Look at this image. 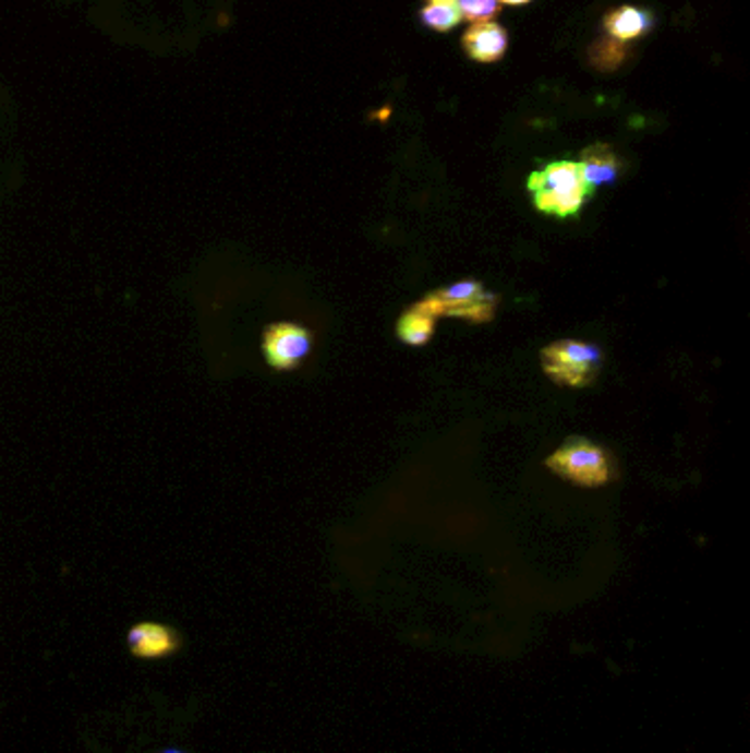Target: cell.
I'll use <instances>...</instances> for the list:
<instances>
[{
    "label": "cell",
    "mask_w": 750,
    "mask_h": 753,
    "mask_svg": "<svg viewBox=\"0 0 750 753\" xmlns=\"http://www.w3.org/2000/svg\"><path fill=\"white\" fill-rule=\"evenodd\" d=\"M546 465L555 474L581 487H601L612 476L609 456L605 454V450L581 439L570 441L564 447H559L546 461Z\"/></svg>",
    "instance_id": "cell-4"
},
{
    "label": "cell",
    "mask_w": 750,
    "mask_h": 753,
    "mask_svg": "<svg viewBox=\"0 0 750 753\" xmlns=\"http://www.w3.org/2000/svg\"><path fill=\"white\" fill-rule=\"evenodd\" d=\"M630 56V43H622L616 40L612 36H601L598 40H594L588 49V60L596 71L609 73L616 71L625 60Z\"/></svg>",
    "instance_id": "cell-11"
},
{
    "label": "cell",
    "mask_w": 750,
    "mask_h": 753,
    "mask_svg": "<svg viewBox=\"0 0 750 753\" xmlns=\"http://www.w3.org/2000/svg\"><path fill=\"white\" fill-rule=\"evenodd\" d=\"M603 27H605L607 36L622 40V43H630V40H637V38L650 34V29L654 27V19L648 10L622 5V8H616V10L605 14Z\"/></svg>",
    "instance_id": "cell-8"
},
{
    "label": "cell",
    "mask_w": 750,
    "mask_h": 753,
    "mask_svg": "<svg viewBox=\"0 0 750 753\" xmlns=\"http://www.w3.org/2000/svg\"><path fill=\"white\" fill-rule=\"evenodd\" d=\"M497 3H503V5H527V3H531V0H497Z\"/></svg>",
    "instance_id": "cell-14"
},
{
    "label": "cell",
    "mask_w": 750,
    "mask_h": 753,
    "mask_svg": "<svg viewBox=\"0 0 750 753\" xmlns=\"http://www.w3.org/2000/svg\"><path fill=\"white\" fill-rule=\"evenodd\" d=\"M544 372L561 386H588L601 366V348L590 342L559 339L542 350Z\"/></svg>",
    "instance_id": "cell-2"
},
{
    "label": "cell",
    "mask_w": 750,
    "mask_h": 753,
    "mask_svg": "<svg viewBox=\"0 0 750 753\" xmlns=\"http://www.w3.org/2000/svg\"><path fill=\"white\" fill-rule=\"evenodd\" d=\"M462 21L458 0H425L421 10V23L436 34L451 32Z\"/></svg>",
    "instance_id": "cell-12"
},
{
    "label": "cell",
    "mask_w": 750,
    "mask_h": 753,
    "mask_svg": "<svg viewBox=\"0 0 750 753\" xmlns=\"http://www.w3.org/2000/svg\"><path fill=\"white\" fill-rule=\"evenodd\" d=\"M436 315H432L421 302L406 311L397 324V335L410 346H423L432 339L436 328Z\"/></svg>",
    "instance_id": "cell-10"
},
{
    "label": "cell",
    "mask_w": 750,
    "mask_h": 753,
    "mask_svg": "<svg viewBox=\"0 0 750 753\" xmlns=\"http://www.w3.org/2000/svg\"><path fill=\"white\" fill-rule=\"evenodd\" d=\"M421 304L436 318L451 315L482 324L495 315L497 298L480 283L464 280L430 294L425 300H421Z\"/></svg>",
    "instance_id": "cell-3"
},
{
    "label": "cell",
    "mask_w": 750,
    "mask_h": 753,
    "mask_svg": "<svg viewBox=\"0 0 750 753\" xmlns=\"http://www.w3.org/2000/svg\"><path fill=\"white\" fill-rule=\"evenodd\" d=\"M311 344H313L311 333L291 322L271 324L263 337L267 361L278 370H291L300 366L304 357L309 355Z\"/></svg>",
    "instance_id": "cell-5"
},
{
    "label": "cell",
    "mask_w": 750,
    "mask_h": 753,
    "mask_svg": "<svg viewBox=\"0 0 750 753\" xmlns=\"http://www.w3.org/2000/svg\"><path fill=\"white\" fill-rule=\"evenodd\" d=\"M129 644L133 653L140 657H159L174 650L179 640L170 628H164L157 623H142L131 631Z\"/></svg>",
    "instance_id": "cell-9"
},
{
    "label": "cell",
    "mask_w": 750,
    "mask_h": 753,
    "mask_svg": "<svg viewBox=\"0 0 750 753\" xmlns=\"http://www.w3.org/2000/svg\"><path fill=\"white\" fill-rule=\"evenodd\" d=\"M462 49L471 60L491 64L499 58H505L509 49V34L503 25H497L493 21L473 23L462 36Z\"/></svg>",
    "instance_id": "cell-6"
},
{
    "label": "cell",
    "mask_w": 750,
    "mask_h": 753,
    "mask_svg": "<svg viewBox=\"0 0 750 753\" xmlns=\"http://www.w3.org/2000/svg\"><path fill=\"white\" fill-rule=\"evenodd\" d=\"M535 207L559 218L574 216L592 194L583 183L577 162H553L529 179Z\"/></svg>",
    "instance_id": "cell-1"
},
{
    "label": "cell",
    "mask_w": 750,
    "mask_h": 753,
    "mask_svg": "<svg viewBox=\"0 0 750 753\" xmlns=\"http://www.w3.org/2000/svg\"><path fill=\"white\" fill-rule=\"evenodd\" d=\"M460 14L469 23H488L499 12L497 0H458Z\"/></svg>",
    "instance_id": "cell-13"
},
{
    "label": "cell",
    "mask_w": 750,
    "mask_h": 753,
    "mask_svg": "<svg viewBox=\"0 0 750 753\" xmlns=\"http://www.w3.org/2000/svg\"><path fill=\"white\" fill-rule=\"evenodd\" d=\"M164 753H183V751H179V749H168V751H164Z\"/></svg>",
    "instance_id": "cell-15"
},
{
    "label": "cell",
    "mask_w": 750,
    "mask_h": 753,
    "mask_svg": "<svg viewBox=\"0 0 750 753\" xmlns=\"http://www.w3.org/2000/svg\"><path fill=\"white\" fill-rule=\"evenodd\" d=\"M577 164H579L583 183L588 186L590 192H594L601 186L614 183L620 172V162L607 144H594L585 148Z\"/></svg>",
    "instance_id": "cell-7"
}]
</instances>
